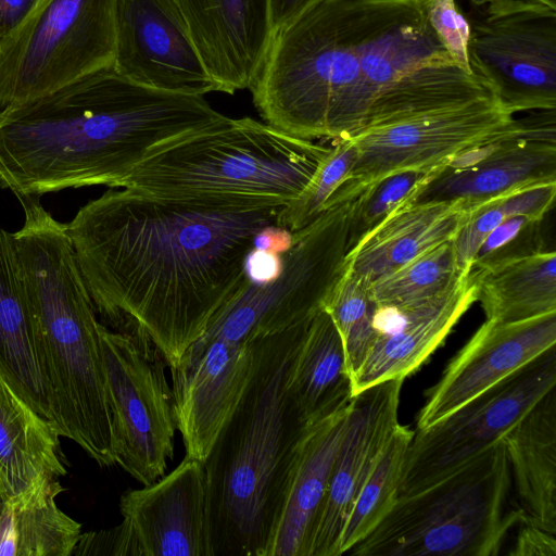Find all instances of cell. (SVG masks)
I'll list each match as a JSON object with an SVG mask.
<instances>
[{
  "label": "cell",
  "mask_w": 556,
  "mask_h": 556,
  "mask_svg": "<svg viewBox=\"0 0 556 556\" xmlns=\"http://www.w3.org/2000/svg\"><path fill=\"white\" fill-rule=\"evenodd\" d=\"M283 205L110 188L66 228L97 315L141 329L170 368L239 290L254 235Z\"/></svg>",
  "instance_id": "1"
},
{
  "label": "cell",
  "mask_w": 556,
  "mask_h": 556,
  "mask_svg": "<svg viewBox=\"0 0 556 556\" xmlns=\"http://www.w3.org/2000/svg\"><path fill=\"white\" fill-rule=\"evenodd\" d=\"M225 117L203 96L150 88L110 66L0 117V187L17 200L122 187L150 150Z\"/></svg>",
  "instance_id": "2"
},
{
  "label": "cell",
  "mask_w": 556,
  "mask_h": 556,
  "mask_svg": "<svg viewBox=\"0 0 556 556\" xmlns=\"http://www.w3.org/2000/svg\"><path fill=\"white\" fill-rule=\"evenodd\" d=\"M312 318L252 341L248 384L203 462L213 556H265L309 426L289 380Z\"/></svg>",
  "instance_id": "3"
},
{
  "label": "cell",
  "mask_w": 556,
  "mask_h": 556,
  "mask_svg": "<svg viewBox=\"0 0 556 556\" xmlns=\"http://www.w3.org/2000/svg\"><path fill=\"white\" fill-rule=\"evenodd\" d=\"M24 224L12 232L23 283L39 332L53 424L102 468L115 465L112 415L100 325L66 224L39 198L20 201Z\"/></svg>",
  "instance_id": "4"
},
{
  "label": "cell",
  "mask_w": 556,
  "mask_h": 556,
  "mask_svg": "<svg viewBox=\"0 0 556 556\" xmlns=\"http://www.w3.org/2000/svg\"><path fill=\"white\" fill-rule=\"evenodd\" d=\"M404 0H316L274 33L250 87L264 122L288 135L331 139L369 38Z\"/></svg>",
  "instance_id": "5"
},
{
  "label": "cell",
  "mask_w": 556,
  "mask_h": 556,
  "mask_svg": "<svg viewBox=\"0 0 556 556\" xmlns=\"http://www.w3.org/2000/svg\"><path fill=\"white\" fill-rule=\"evenodd\" d=\"M328 151L265 122L226 116L150 150L122 188L165 198L286 204L303 190Z\"/></svg>",
  "instance_id": "6"
},
{
  "label": "cell",
  "mask_w": 556,
  "mask_h": 556,
  "mask_svg": "<svg viewBox=\"0 0 556 556\" xmlns=\"http://www.w3.org/2000/svg\"><path fill=\"white\" fill-rule=\"evenodd\" d=\"M511 483L501 439L444 478L397 496L383 520L345 554L495 556L526 518Z\"/></svg>",
  "instance_id": "7"
},
{
  "label": "cell",
  "mask_w": 556,
  "mask_h": 556,
  "mask_svg": "<svg viewBox=\"0 0 556 556\" xmlns=\"http://www.w3.org/2000/svg\"><path fill=\"white\" fill-rule=\"evenodd\" d=\"M115 0H36L0 41V117L113 64Z\"/></svg>",
  "instance_id": "8"
},
{
  "label": "cell",
  "mask_w": 556,
  "mask_h": 556,
  "mask_svg": "<svg viewBox=\"0 0 556 556\" xmlns=\"http://www.w3.org/2000/svg\"><path fill=\"white\" fill-rule=\"evenodd\" d=\"M352 206L353 201L328 206L294 231L278 278L266 285L244 278L198 340L243 344L313 318L345 270Z\"/></svg>",
  "instance_id": "9"
},
{
  "label": "cell",
  "mask_w": 556,
  "mask_h": 556,
  "mask_svg": "<svg viewBox=\"0 0 556 556\" xmlns=\"http://www.w3.org/2000/svg\"><path fill=\"white\" fill-rule=\"evenodd\" d=\"M100 343L112 415L115 465L148 485L165 475L177 430L166 359L141 329L102 321Z\"/></svg>",
  "instance_id": "10"
},
{
  "label": "cell",
  "mask_w": 556,
  "mask_h": 556,
  "mask_svg": "<svg viewBox=\"0 0 556 556\" xmlns=\"http://www.w3.org/2000/svg\"><path fill=\"white\" fill-rule=\"evenodd\" d=\"M470 23V65L511 114L556 110V4L494 0Z\"/></svg>",
  "instance_id": "11"
},
{
  "label": "cell",
  "mask_w": 556,
  "mask_h": 556,
  "mask_svg": "<svg viewBox=\"0 0 556 556\" xmlns=\"http://www.w3.org/2000/svg\"><path fill=\"white\" fill-rule=\"evenodd\" d=\"M556 346L478 394L427 429L414 432L400 495L444 478L501 440L556 388Z\"/></svg>",
  "instance_id": "12"
},
{
  "label": "cell",
  "mask_w": 556,
  "mask_h": 556,
  "mask_svg": "<svg viewBox=\"0 0 556 556\" xmlns=\"http://www.w3.org/2000/svg\"><path fill=\"white\" fill-rule=\"evenodd\" d=\"M514 114L494 96L365 129L353 136L356 160L325 208L354 200L383 177L403 170L433 172L455 155L506 130Z\"/></svg>",
  "instance_id": "13"
},
{
  "label": "cell",
  "mask_w": 556,
  "mask_h": 556,
  "mask_svg": "<svg viewBox=\"0 0 556 556\" xmlns=\"http://www.w3.org/2000/svg\"><path fill=\"white\" fill-rule=\"evenodd\" d=\"M112 67L159 90L192 96L218 91L175 0H115Z\"/></svg>",
  "instance_id": "14"
},
{
  "label": "cell",
  "mask_w": 556,
  "mask_h": 556,
  "mask_svg": "<svg viewBox=\"0 0 556 556\" xmlns=\"http://www.w3.org/2000/svg\"><path fill=\"white\" fill-rule=\"evenodd\" d=\"M403 381L387 380L353 396L348 427L315 525L309 556H340V540L351 508L400 425Z\"/></svg>",
  "instance_id": "15"
},
{
  "label": "cell",
  "mask_w": 556,
  "mask_h": 556,
  "mask_svg": "<svg viewBox=\"0 0 556 556\" xmlns=\"http://www.w3.org/2000/svg\"><path fill=\"white\" fill-rule=\"evenodd\" d=\"M139 556H213L203 462L185 456L168 475L119 498Z\"/></svg>",
  "instance_id": "16"
},
{
  "label": "cell",
  "mask_w": 556,
  "mask_h": 556,
  "mask_svg": "<svg viewBox=\"0 0 556 556\" xmlns=\"http://www.w3.org/2000/svg\"><path fill=\"white\" fill-rule=\"evenodd\" d=\"M555 345L556 312L516 323L485 320L429 390L417 430L442 420Z\"/></svg>",
  "instance_id": "17"
},
{
  "label": "cell",
  "mask_w": 556,
  "mask_h": 556,
  "mask_svg": "<svg viewBox=\"0 0 556 556\" xmlns=\"http://www.w3.org/2000/svg\"><path fill=\"white\" fill-rule=\"evenodd\" d=\"M478 301L477 278L463 270L445 293L416 303L389 305L381 314L378 333L352 379L354 395L371 386L405 379L416 371Z\"/></svg>",
  "instance_id": "18"
},
{
  "label": "cell",
  "mask_w": 556,
  "mask_h": 556,
  "mask_svg": "<svg viewBox=\"0 0 556 556\" xmlns=\"http://www.w3.org/2000/svg\"><path fill=\"white\" fill-rule=\"evenodd\" d=\"M218 91L250 89L274 37L270 0H175Z\"/></svg>",
  "instance_id": "19"
},
{
  "label": "cell",
  "mask_w": 556,
  "mask_h": 556,
  "mask_svg": "<svg viewBox=\"0 0 556 556\" xmlns=\"http://www.w3.org/2000/svg\"><path fill=\"white\" fill-rule=\"evenodd\" d=\"M451 59L430 26L421 0H404L396 12L369 38L359 58V72L333 127L331 139L352 138L381 91L408 71Z\"/></svg>",
  "instance_id": "20"
},
{
  "label": "cell",
  "mask_w": 556,
  "mask_h": 556,
  "mask_svg": "<svg viewBox=\"0 0 556 556\" xmlns=\"http://www.w3.org/2000/svg\"><path fill=\"white\" fill-rule=\"evenodd\" d=\"M545 181H556V129L504 139L490 155L468 167H440L404 204L462 201L470 211L515 189Z\"/></svg>",
  "instance_id": "21"
},
{
  "label": "cell",
  "mask_w": 556,
  "mask_h": 556,
  "mask_svg": "<svg viewBox=\"0 0 556 556\" xmlns=\"http://www.w3.org/2000/svg\"><path fill=\"white\" fill-rule=\"evenodd\" d=\"M350 409L351 404L309 426L303 437L265 556H309L315 525Z\"/></svg>",
  "instance_id": "22"
},
{
  "label": "cell",
  "mask_w": 556,
  "mask_h": 556,
  "mask_svg": "<svg viewBox=\"0 0 556 556\" xmlns=\"http://www.w3.org/2000/svg\"><path fill=\"white\" fill-rule=\"evenodd\" d=\"M468 212L462 201L403 204L348 252L345 269L369 287L413 258L452 240Z\"/></svg>",
  "instance_id": "23"
},
{
  "label": "cell",
  "mask_w": 556,
  "mask_h": 556,
  "mask_svg": "<svg viewBox=\"0 0 556 556\" xmlns=\"http://www.w3.org/2000/svg\"><path fill=\"white\" fill-rule=\"evenodd\" d=\"M60 432L0 372V497L10 502L61 481L68 462Z\"/></svg>",
  "instance_id": "24"
},
{
  "label": "cell",
  "mask_w": 556,
  "mask_h": 556,
  "mask_svg": "<svg viewBox=\"0 0 556 556\" xmlns=\"http://www.w3.org/2000/svg\"><path fill=\"white\" fill-rule=\"evenodd\" d=\"M0 372L41 416L53 422L39 332L23 283L12 235L0 226Z\"/></svg>",
  "instance_id": "25"
},
{
  "label": "cell",
  "mask_w": 556,
  "mask_h": 556,
  "mask_svg": "<svg viewBox=\"0 0 556 556\" xmlns=\"http://www.w3.org/2000/svg\"><path fill=\"white\" fill-rule=\"evenodd\" d=\"M549 390L502 441L519 506L529 521L556 534V396Z\"/></svg>",
  "instance_id": "26"
},
{
  "label": "cell",
  "mask_w": 556,
  "mask_h": 556,
  "mask_svg": "<svg viewBox=\"0 0 556 556\" xmlns=\"http://www.w3.org/2000/svg\"><path fill=\"white\" fill-rule=\"evenodd\" d=\"M290 391L307 425H314L349 406L352 377L341 336L329 313L312 318L289 380Z\"/></svg>",
  "instance_id": "27"
},
{
  "label": "cell",
  "mask_w": 556,
  "mask_h": 556,
  "mask_svg": "<svg viewBox=\"0 0 556 556\" xmlns=\"http://www.w3.org/2000/svg\"><path fill=\"white\" fill-rule=\"evenodd\" d=\"M486 320L516 323L556 312V253L536 250L472 269Z\"/></svg>",
  "instance_id": "28"
},
{
  "label": "cell",
  "mask_w": 556,
  "mask_h": 556,
  "mask_svg": "<svg viewBox=\"0 0 556 556\" xmlns=\"http://www.w3.org/2000/svg\"><path fill=\"white\" fill-rule=\"evenodd\" d=\"M488 96L494 94L478 75L451 59L431 61L389 84L368 109L361 131Z\"/></svg>",
  "instance_id": "29"
},
{
  "label": "cell",
  "mask_w": 556,
  "mask_h": 556,
  "mask_svg": "<svg viewBox=\"0 0 556 556\" xmlns=\"http://www.w3.org/2000/svg\"><path fill=\"white\" fill-rule=\"evenodd\" d=\"M61 481L22 498L3 502L0 509V556H72L81 525L56 503Z\"/></svg>",
  "instance_id": "30"
},
{
  "label": "cell",
  "mask_w": 556,
  "mask_h": 556,
  "mask_svg": "<svg viewBox=\"0 0 556 556\" xmlns=\"http://www.w3.org/2000/svg\"><path fill=\"white\" fill-rule=\"evenodd\" d=\"M413 435L414 431L402 425L394 431L351 508L340 540V555L366 538L393 507Z\"/></svg>",
  "instance_id": "31"
},
{
  "label": "cell",
  "mask_w": 556,
  "mask_h": 556,
  "mask_svg": "<svg viewBox=\"0 0 556 556\" xmlns=\"http://www.w3.org/2000/svg\"><path fill=\"white\" fill-rule=\"evenodd\" d=\"M556 181L528 185L470 210L452 239L458 270L470 268L484 238L500 224L516 215L543 220L554 204Z\"/></svg>",
  "instance_id": "32"
},
{
  "label": "cell",
  "mask_w": 556,
  "mask_h": 556,
  "mask_svg": "<svg viewBox=\"0 0 556 556\" xmlns=\"http://www.w3.org/2000/svg\"><path fill=\"white\" fill-rule=\"evenodd\" d=\"M462 273L450 240L377 279L368 290L378 305L410 304L445 293Z\"/></svg>",
  "instance_id": "33"
},
{
  "label": "cell",
  "mask_w": 556,
  "mask_h": 556,
  "mask_svg": "<svg viewBox=\"0 0 556 556\" xmlns=\"http://www.w3.org/2000/svg\"><path fill=\"white\" fill-rule=\"evenodd\" d=\"M375 307L368 286L346 269L324 306L341 336L352 379L376 338Z\"/></svg>",
  "instance_id": "34"
},
{
  "label": "cell",
  "mask_w": 556,
  "mask_h": 556,
  "mask_svg": "<svg viewBox=\"0 0 556 556\" xmlns=\"http://www.w3.org/2000/svg\"><path fill=\"white\" fill-rule=\"evenodd\" d=\"M334 142L303 190L281 207L276 225L294 232L309 225L325 210L326 202L345 180L356 160L352 139L343 138Z\"/></svg>",
  "instance_id": "35"
},
{
  "label": "cell",
  "mask_w": 556,
  "mask_h": 556,
  "mask_svg": "<svg viewBox=\"0 0 556 556\" xmlns=\"http://www.w3.org/2000/svg\"><path fill=\"white\" fill-rule=\"evenodd\" d=\"M431 172L403 170L383 177L353 201L349 251L425 182Z\"/></svg>",
  "instance_id": "36"
},
{
  "label": "cell",
  "mask_w": 556,
  "mask_h": 556,
  "mask_svg": "<svg viewBox=\"0 0 556 556\" xmlns=\"http://www.w3.org/2000/svg\"><path fill=\"white\" fill-rule=\"evenodd\" d=\"M541 220L527 215L507 218L495 227L481 242L472 262L471 269H481L503 258L531 253L541 249L538 227Z\"/></svg>",
  "instance_id": "37"
},
{
  "label": "cell",
  "mask_w": 556,
  "mask_h": 556,
  "mask_svg": "<svg viewBox=\"0 0 556 556\" xmlns=\"http://www.w3.org/2000/svg\"><path fill=\"white\" fill-rule=\"evenodd\" d=\"M426 17L439 40L464 71L475 74L469 58L470 23L456 0H421Z\"/></svg>",
  "instance_id": "38"
},
{
  "label": "cell",
  "mask_w": 556,
  "mask_h": 556,
  "mask_svg": "<svg viewBox=\"0 0 556 556\" xmlns=\"http://www.w3.org/2000/svg\"><path fill=\"white\" fill-rule=\"evenodd\" d=\"M72 556H139L131 534L122 521L100 531L80 534Z\"/></svg>",
  "instance_id": "39"
},
{
  "label": "cell",
  "mask_w": 556,
  "mask_h": 556,
  "mask_svg": "<svg viewBox=\"0 0 556 556\" xmlns=\"http://www.w3.org/2000/svg\"><path fill=\"white\" fill-rule=\"evenodd\" d=\"M510 556H555L556 534L529 521H522Z\"/></svg>",
  "instance_id": "40"
},
{
  "label": "cell",
  "mask_w": 556,
  "mask_h": 556,
  "mask_svg": "<svg viewBox=\"0 0 556 556\" xmlns=\"http://www.w3.org/2000/svg\"><path fill=\"white\" fill-rule=\"evenodd\" d=\"M282 269V255L251 249L244 260L245 278L254 285H266L278 278Z\"/></svg>",
  "instance_id": "41"
},
{
  "label": "cell",
  "mask_w": 556,
  "mask_h": 556,
  "mask_svg": "<svg viewBox=\"0 0 556 556\" xmlns=\"http://www.w3.org/2000/svg\"><path fill=\"white\" fill-rule=\"evenodd\" d=\"M293 241V232L287 228L270 224L261 228L252 239V249L282 255Z\"/></svg>",
  "instance_id": "42"
},
{
  "label": "cell",
  "mask_w": 556,
  "mask_h": 556,
  "mask_svg": "<svg viewBox=\"0 0 556 556\" xmlns=\"http://www.w3.org/2000/svg\"><path fill=\"white\" fill-rule=\"evenodd\" d=\"M36 0H0V41L28 14Z\"/></svg>",
  "instance_id": "43"
},
{
  "label": "cell",
  "mask_w": 556,
  "mask_h": 556,
  "mask_svg": "<svg viewBox=\"0 0 556 556\" xmlns=\"http://www.w3.org/2000/svg\"><path fill=\"white\" fill-rule=\"evenodd\" d=\"M316 0H270L275 31Z\"/></svg>",
  "instance_id": "44"
},
{
  "label": "cell",
  "mask_w": 556,
  "mask_h": 556,
  "mask_svg": "<svg viewBox=\"0 0 556 556\" xmlns=\"http://www.w3.org/2000/svg\"><path fill=\"white\" fill-rule=\"evenodd\" d=\"M475 5H485L494 0H469Z\"/></svg>",
  "instance_id": "45"
},
{
  "label": "cell",
  "mask_w": 556,
  "mask_h": 556,
  "mask_svg": "<svg viewBox=\"0 0 556 556\" xmlns=\"http://www.w3.org/2000/svg\"><path fill=\"white\" fill-rule=\"evenodd\" d=\"M544 1H547V2L556 4V0H544Z\"/></svg>",
  "instance_id": "46"
},
{
  "label": "cell",
  "mask_w": 556,
  "mask_h": 556,
  "mask_svg": "<svg viewBox=\"0 0 556 556\" xmlns=\"http://www.w3.org/2000/svg\"><path fill=\"white\" fill-rule=\"evenodd\" d=\"M1 506H2V500H1V497H0V509H1Z\"/></svg>",
  "instance_id": "47"
}]
</instances>
